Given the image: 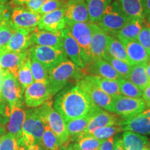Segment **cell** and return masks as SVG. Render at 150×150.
I'll return each instance as SVG.
<instances>
[{
	"instance_id": "1",
	"label": "cell",
	"mask_w": 150,
	"mask_h": 150,
	"mask_svg": "<svg viewBox=\"0 0 150 150\" xmlns=\"http://www.w3.org/2000/svg\"><path fill=\"white\" fill-rule=\"evenodd\" d=\"M53 106L65 122L102 110L77 84L67 86L59 91Z\"/></svg>"
},
{
	"instance_id": "2",
	"label": "cell",
	"mask_w": 150,
	"mask_h": 150,
	"mask_svg": "<svg viewBox=\"0 0 150 150\" xmlns=\"http://www.w3.org/2000/svg\"><path fill=\"white\" fill-rule=\"evenodd\" d=\"M83 68L67 59L48 71V83L52 95H56L69 83H77L86 76Z\"/></svg>"
},
{
	"instance_id": "3",
	"label": "cell",
	"mask_w": 150,
	"mask_h": 150,
	"mask_svg": "<svg viewBox=\"0 0 150 150\" xmlns=\"http://www.w3.org/2000/svg\"><path fill=\"white\" fill-rule=\"evenodd\" d=\"M45 123L38 108L26 111V117L22 129V141L28 148L35 144L40 145Z\"/></svg>"
},
{
	"instance_id": "4",
	"label": "cell",
	"mask_w": 150,
	"mask_h": 150,
	"mask_svg": "<svg viewBox=\"0 0 150 150\" xmlns=\"http://www.w3.org/2000/svg\"><path fill=\"white\" fill-rule=\"evenodd\" d=\"M52 104L53 102L52 99H50L37 108L45 125L50 127L57 137L61 147L68 140L66 125L61 115L52 107Z\"/></svg>"
},
{
	"instance_id": "5",
	"label": "cell",
	"mask_w": 150,
	"mask_h": 150,
	"mask_svg": "<svg viewBox=\"0 0 150 150\" xmlns=\"http://www.w3.org/2000/svg\"><path fill=\"white\" fill-rule=\"evenodd\" d=\"M131 18L124 13L116 0H112L97 22V25L108 35H111L126 24Z\"/></svg>"
},
{
	"instance_id": "6",
	"label": "cell",
	"mask_w": 150,
	"mask_h": 150,
	"mask_svg": "<svg viewBox=\"0 0 150 150\" xmlns=\"http://www.w3.org/2000/svg\"><path fill=\"white\" fill-rule=\"evenodd\" d=\"M145 109L146 104L143 99L119 95L112 97V102L107 110L123 118H127L140 114Z\"/></svg>"
},
{
	"instance_id": "7",
	"label": "cell",
	"mask_w": 150,
	"mask_h": 150,
	"mask_svg": "<svg viewBox=\"0 0 150 150\" xmlns=\"http://www.w3.org/2000/svg\"><path fill=\"white\" fill-rule=\"evenodd\" d=\"M1 95L6 104L9 106H22L24 92L18 79L8 71L1 69Z\"/></svg>"
},
{
	"instance_id": "8",
	"label": "cell",
	"mask_w": 150,
	"mask_h": 150,
	"mask_svg": "<svg viewBox=\"0 0 150 150\" xmlns=\"http://www.w3.org/2000/svg\"><path fill=\"white\" fill-rule=\"evenodd\" d=\"M31 57L34 58L48 71L65 60L68 59L63 49H57L47 46L33 45L28 50Z\"/></svg>"
},
{
	"instance_id": "9",
	"label": "cell",
	"mask_w": 150,
	"mask_h": 150,
	"mask_svg": "<svg viewBox=\"0 0 150 150\" xmlns=\"http://www.w3.org/2000/svg\"><path fill=\"white\" fill-rule=\"evenodd\" d=\"M67 28L79 45L83 61L87 65L91 61V22H67Z\"/></svg>"
},
{
	"instance_id": "10",
	"label": "cell",
	"mask_w": 150,
	"mask_h": 150,
	"mask_svg": "<svg viewBox=\"0 0 150 150\" xmlns=\"http://www.w3.org/2000/svg\"><path fill=\"white\" fill-rule=\"evenodd\" d=\"M4 117L5 120L0 123L5 134L13 135L20 140L22 138V129L26 117V110L22 106H6Z\"/></svg>"
},
{
	"instance_id": "11",
	"label": "cell",
	"mask_w": 150,
	"mask_h": 150,
	"mask_svg": "<svg viewBox=\"0 0 150 150\" xmlns=\"http://www.w3.org/2000/svg\"><path fill=\"white\" fill-rule=\"evenodd\" d=\"M41 15L23 6H13L11 11V23L16 29L35 30L37 29Z\"/></svg>"
},
{
	"instance_id": "12",
	"label": "cell",
	"mask_w": 150,
	"mask_h": 150,
	"mask_svg": "<svg viewBox=\"0 0 150 150\" xmlns=\"http://www.w3.org/2000/svg\"><path fill=\"white\" fill-rule=\"evenodd\" d=\"M52 96L48 82L34 81L24 91V101L27 107L34 108L52 99Z\"/></svg>"
},
{
	"instance_id": "13",
	"label": "cell",
	"mask_w": 150,
	"mask_h": 150,
	"mask_svg": "<svg viewBox=\"0 0 150 150\" xmlns=\"http://www.w3.org/2000/svg\"><path fill=\"white\" fill-rule=\"evenodd\" d=\"M76 84L86 92L96 106L100 108L108 110L112 102V97L99 88L98 86L90 79L88 75H86L82 79L79 81Z\"/></svg>"
},
{
	"instance_id": "14",
	"label": "cell",
	"mask_w": 150,
	"mask_h": 150,
	"mask_svg": "<svg viewBox=\"0 0 150 150\" xmlns=\"http://www.w3.org/2000/svg\"><path fill=\"white\" fill-rule=\"evenodd\" d=\"M91 61L99 59H104L107 54V45L110 35L105 32L95 23H91Z\"/></svg>"
},
{
	"instance_id": "15",
	"label": "cell",
	"mask_w": 150,
	"mask_h": 150,
	"mask_svg": "<svg viewBox=\"0 0 150 150\" xmlns=\"http://www.w3.org/2000/svg\"><path fill=\"white\" fill-rule=\"evenodd\" d=\"M65 6L42 15L38 25V29L45 30L51 32H59L67 28L65 17Z\"/></svg>"
},
{
	"instance_id": "16",
	"label": "cell",
	"mask_w": 150,
	"mask_h": 150,
	"mask_svg": "<svg viewBox=\"0 0 150 150\" xmlns=\"http://www.w3.org/2000/svg\"><path fill=\"white\" fill-rule=\"evenodd\" d=\"M62 48L69 58L74 64L83 69L86 67L82 58L81 50L77 42L71 34L70 30L65 28L61 31Z\"/></svg>"
},
{
	"instance_id": "17",
	"label": "cell",
	"mask_w": 150,
	"mask_h": 150,
	"mask_svg": "<svg viewBox=\"0 0 150 150\" xmlns=\"http://www.w3.org/2000/svg\"><path fill=\"white\" fill-rule=\"evenodd\" d=\"M122 117H119V116H117V114L106 112L101 110L100 111L97 112L92 117L87 127L80 134L78 140L83 136H87V135H91L93 131L98 128L108 126H114V125H119L120 122L122 120Z\"/></svg>"
},
{
	"instance_id": "18",
	"label": "cell",
	"mask_w": 150,
	"mask_h": 150,
	"mask_svg": "<svg viewBox=\"0 0 150 150\" xmlns=\"http://www.w3.org/2000/svg\"><path fill=\"white\" fill-rule=\"evenodd\" d=\"M28 55V50L18 53L0 48V67L2 70L8 71L17 78L19 69Z\"/></svg>"
},
{
	"instance_id": "19",
	"label": "cell",
	"mask_w": 150,
	"mask_h": 150,
	"mask_svg": "<svg viewBox=\"0 0 150 150\" xmlns=\"http://www.w3.org/2000/svg\"><path fill=\"white\" fill-rule=\"evenodd\" d=\"M83 70L86 75H97L110 80H118L121 79L120 74L110 63L102 59L93 60L86 65Z\"/></svg>"
},
{
	"instance_id": "20",
	"label": "cell",
	"mask_w": 150,
	"mask_h": 150,
	"mask_svg": "<svg viewBox=\"0 0 150 150\" xmlns=\"http://www.w3.org/2000/svg\"><path fill=\"white\" fill-rule=\"evenodd\" d=\"M34 30L15 28L10 40L6 46L3 48L7 51L18 52V53L27 51L30 47L33 45L30 38V34Z\"/></svg>"
},
{
	"instance_id": "21",
	"label": "cell",
	"mask_w": 150,
	"mask_h": 150,
	"mask_svg": "<svg viewBox=\"0 0 150 150\" xmlns=\"http://www.w3.org/2000/svg\"><path fill=\"white\" fill-rule=\"evenodd\" d=\"M119 126L125 131H132L140 135L150 134V118L141 113L133 117H122Z\"/></svg>"
},
{
	"instance_id": "22",
	"label": "cell",
	"mask_w": 150,
	"mask_h": 150,
	"mask_svg": "<svg viewBox=\"0 0 150 150\" xmlns=\"http://www.w3.org/2000/svg\"><path fill=\"white\" fill-rule=\"evenodd\" d=\"M30 38L32 45L63 49L61 31L51 32L45 30H39L37 28L31 33Z\"/></svg>"
},
{
	"instance_id": "23",
	"label": "cell",
	"mask_w": 150,
	"mask_h": 150,
	"mask_svg": "<svg viewBox=\"0 0 150 150\" xmlns=\"http://www.w3.org/2000/svg\"><path fill=\"white\" fill-rule=\"evenodd\" d=\"M125 47L131 65L146 64L149 61V54L136 40H120Z\"/></svg>"
},
{
	"instance_id": "24",
	"label": "cell",
	"mask_w": 150,
	"mask_h": 150,
	"mask_svg": "<svg viewBox=\"0 0 150 150\" xmlns=\"http://www.w3.org/2000/svg\"><path fill=\"white\" fill-rule=\"evenodd\" d=\"M65 17L66 22H90L86 0L67 1Z\"/></svg>"
},
{
	"instance_id": "25",
	"label": "cell",
	"mask_w": 150,
	"mask_h": 150,
	"mask_svg": "<svg viewBox=\"0 0 150 150\" xmlns=\"http://www.w3.org/2000/svg\"><path fill=\"white\" fill-rule=\"evenodd\" d=\"M144 25H145L144 19H131L123 26V27L111 35V36L116 38L119 40H136Z\"/></svg>"
},
{
	"instance_id": "26",
	"label": "cell",
	"mask_w": 150,
	"mask_h": 150,
	"mask_svg": "<svg viewBox=\"0 0 150 150\" xmlns=\"http://www.w3.org/2000/svg\"><path fill=\"white\" fill-rule=\"evenodd\" d=\"M97 112H91L83 117L72 120L65 122L67 135H68V140L67 143L77 141L80 134L87 127L92 117Z\"/></svg>"
},
{
	"instance_id": "27",
	"label": "cell",
	"mask_w": 150,
	"mask_h": 150,
	"mask_svg": "<svg viewBox=\"0 0 150 150\" xmlns=\"http://www.w3.org/2000/svg\"><path fill=\"white\" fill-rule=\"evenodd\" d=\"M122 140L125 150H142L149 148V139L147 137L132 131H125Z\"/></svg>"
},
{
	"instance_id": "28",
	"label": "cell",
	"mask_w": 150,
	"mask_h": 150,
	"mask_svg": "<svg viewBox=\"0 0 150 150\" xmlns=\"http://www.w3.org/2000/svg\"><path fill=\"white\" fill-rule=\"evenodd\" d=\"M125 14L131 19H145L146 14L142 0H116Z\"/></svg>"
},
{
	"instance_id": "29",
	"label": "cell",
	"mask_w": 150,
	"mask_h": 150,
	"mask_svg": "<svg viewBox=\"0 0 150 150\" xmlns=\"http://www.w3.org/2000/svg\"><path fill=\"white\" fill-rule=\"evenodd\" d=\"M127 79L143 91V90L150 84L149 79L146 72L145 64L133 65Z\"/></svg>"
},
{
	"instance_id": "30",
	"label": "cell",
	"mask_w": 150,
	"mask_h": 150,
	"mask_svg": "<svg viewBox=\"0 0 150 150\" xmlns=\"http://www.w3.org/2000/svg\"><path fill=\"white\" fill-rule=\"evenodd\" d=\"M112 1V0H86L90 22L97 23Z\"/></svg>"
},
{
	"instance_id": "31",
	"label": "cell",
	"mask_w": 150,
	"mask_h": 150,
	"mask_svg": "<svg viewBox=\"0 0 150 150\" xmlns=\"http://www.w3.org/2000/svg\"><path fill=\"white\" fill-rule=\"evenodd\" d=\"M90 79L93 81L98 87L104 93L112 97L122 95L120 91L118 80H110L104 79L97 75H88Z\"/></svg>"
},
{
	"instance_id": "32",
	"label": "cell",
	"mask_w": 150,
	"mask_h": 150,
	"mask_svg": "<svg viewBox=\"0 0 150 150\" xmlns=\"http://www.w3.org/2000/svg\"><path fill=\"white\" fill-rule=\"evenodd\" d=\"M107 54L115 59L121 60L124 62H126L131 65L130 61L127 56L125 48L120 41L116 38L109 36L108 45H107Z\"/></svg>"
},
{
	"instance_id": "33",
	"label": "cell",
	"mask_w": 150,
	"mask_h": 150,
	"mask_svg": "<svg viewBox=\"0 0 150 150\" xmlns=\"http://www.w3.org/2000/svg\"><path fill=\"white\" fill-rule=\"evenodd\" d=\"M30 65H31V61H30V56L29 54L19 69L18 75H17V79L23 92L34 82Z\"/></svg>"
},
{
	"instance_id": "34",
	"label": "cell",
	"mask_w": 150,
	"mask_h": 150,
	"mask_svg": "<svg viewBox=\"0 0 150 150\" xmlns=\"http://www.w3.org/2000/svg\"><path fill=\"white\" fill-rule=\"evenodd\" d=\"M40 145L46 150H61L57 137L47 125L45 127Z\"/></svg>"
},
{
	"instance_id": "35",
	"label": "cell",
	"mask_w": 150,
	"mask_h": 150,
	"mask_svg": "<svg viewBox=\"0 0 150 150\" xmlns=\"http://www.w3.org/2000/svg\"><path fill=\"white\" fill-rule=\"evenodd\" d=\"M118 83L121 95L124 96L132 98H140L142 96V91L131 83L130 81L121 78L118 79Z\"/></svg>"
},
{
	"instance_id": "36",
	"label": "cell",
	"mask_w": 150,
	"mask_h": 150,
	"mask_svg": "<svg viewBox=\"0 0 150 150\" xmlns=\"http://www.w3.org/2000/svg\"><path fill=\"white\" fill-rule=\"evenodd\" d=\"M105 61H106L110 63V65L115 69V70L117 72L122 79H127L129 77V75L130 74L131 65H130L126 62H124L121 60L115 59L112 57L107 54L104 59Z\"/></svg>"
},
{
	"instance_id": "37",
	"label": "cell",
	"mask_w": 150,
	"mask_h": 150,
	"mask_svg": "<svg viewBox=\"0 0 150 150\" xmlns=\"http://www.w3.org/2000/svg\"><path fill=\"white\" fill-rule=\"evenodd\" d=\"M30 67L34 81L48 82V70L34 58L30 56Z\"/></svg>"
},
{
	"instance_id": "38",
	"label": "cell",
	"mask_w": 150,
	"mask_h": 150,
	"mask_svg": "<svg viewBox=\"0 0 150 150\" xmlns=\"http://www.w3.org/2000/svg\"><path fill=\"white\" fill-rule=\"evenodd\" d=\"M14 29L15 27L11 23L9 19L0 22V48L6 46L12 36Z\"/></svg>"
},
{
	"instance_id": "39",
	"label": "cell",
	"mask_w": 150,
	"mask_h": 150,
	"mask_svg": "<svg viewBox=\"0 0 150 150\" xmlns=\"http://www.w3.org/2000/svg\"><path fill=\"white\" fill-rule=\"evenodd\" d=\"M122 131V127L119 125H114V126H108L101 127L95 129L92 132L91 135L97 138L99 140H106L108 138L112 137L114 135Z\"/></svg>"
},
{
	"instance_id": "40",
	"label": "cell",
	"mask_w": 150,
	"mask_h": 150,
	"mask_svg": "<svg viewBox=\"0 0 150 150\" xmlns=\"http://www.w3.org/2000/svg\"><path fill=\"white\" fill-rule=\"evenodd\" d=\"M101 142L92 135L81 137L76 141L80 150H99Z\"/></svg>"
},
{
	"instance_id": "41",
	"label": "cell",
	"mask_w": 150,
	"mask_h": 150,
	"mask_svg": "<svg viewBox=\"0 0 150 150\" xmlns=\"http://www.w3.org/2000/svg\"><path fill=\"white\" fill-rule=\"evenodd\" d=\"M19 147V140L13 135L5 134L1 137L0 150H18Z\"/></svg>"
},
{
	"instance_id": "42",
	"label": "cell",
	"mask_w": 150,
	"mask_h": 150,
	"mask_svg": "<svg viewBox=\"0 0 150 150\" xmlns=\"http://www.w3.org/2000/svg\"><path fill=\"white\" fill-rule=\"evenodd\" d=\"M67 1H64V0H47L45 3L41 7L38 13L42 16L57 9L63 8L66 6Z\"/></svg>"
},
{
	"instance_id": "43",
	"label": "cell",
	"mask_w": 150,
	"mask_h": 150,
	"mask_svg": "<svg viewBox=\"0 0 150 150\" xmlns=\"http://www.w3.org/2000/svg\"><path fill=\"white\" fill-rule=\"evenodd\" d=\"M136 40L150 54V27L147 25L143 26Z\"/></svg>"
},
{
	"instance_id": "44",
	"label": "cell",
	"mask_w": 150,
	"mask_h": 150,
	"mask_svg": "<svg viewBox=\"0 0 150 150\" xmlns=\"http://www.w3.org/2000/svg\"><path fill=\"white\" fill-rule=\"evenodd\" d=\"M46 1L47 0H28L25 4V7L30 11L38 13Z\"/></svg>"
},
{
	"instance_id": "45",
	"label": "cell",
	"mask_w": 150,
	"mask_h": 150,
	"mask_svg": "<svg viewBox=\"0 0 150 150\" xmlns=\"http://www.w3.org/2000/svg\"><path fill=\"white\" fill-rule=\"evenodd\" d=\"M13 6L9 2L6 4L0 5V22L10 18L11 11Z\"/></svg>"
},
{
	"instance_id": "46",
	"label": "cell",
	"mask_w": 150,
	"mask_h": 150,
	"mask_svg": "<svg viewBox=\"0 0 150 150\" xmlns=\"http://www.w3.org/2000/svg\"><path fill=\"white\" fill-rule=\"evenodd\" d=\"M114 138L110 137L106 140H102L99 146V150H113Z\"/></svg>"
},
{
	"instance_id": "47",
	"label": "cell",
	"mask_w": 150,
	"mask_h": 150,
	"mask_svg": "<svg viewBox=\"0 0 150 150\" xmlns=\"http://www.w3.org/2000/svg\"><path fill=\"white\" fill-rule=\"evenodd\" d=\"M142 97L146 104V108H150V84L143 90Z\"/></svg>"
},
{
	"instance_id": "48",
	"label": "cell",
	"mask_w": 150,
	"mask_h": 150,
	"mask_svg": "<svg viewBox=\"0 0 150 150\" xmlns=\"http://www.w3.org/2000/svg\"><path fill=\"white\" fill-rule=\"evenodd\" d=\"M61 150H80L77 142H69L63 145L61 147Z\"/></svg>"
},
{
	"instance_id": "49",
	"label": "cell",
	"mask_w": 150,
	"mask_h": 150,
	"mask_svg": "<svg viewBox=\"0 0 150 150\" xmlns=\"http://www.w3.org/2000/svg\"><path fill=\"white\" fill-rule=\"evenodd\" d=\"M113 150H125L120 136H117L115 139H114Z\"/></svg>"
},
{
	"instance_id": "50",
	"label": "cell",
	"mask_w": 150,
	"mask_h": 150,
	"mask_svg": "<svg viewBox=\"0 0 150 150\" xmlns=\"http://www.w3.org/2000/svg\"><path fill=\"white\" fill-rule=\"evenodd\" d=\"M142 4L146 16L150 15V0H142Z\"/></svg>"
},
{
	"instance_id": "51",
	"label": "cell",
	"mask_w": 150,
	"mask_h": 150,
	"mask_svg": "<svg viewBox=\"0 0 150 150\" xmlns=\"http://www.w3.org/2000/svg\"><path fill=\"white\" fill-rule=\"evenodd\" d=\"M26 150H46L45 148H43L40 145H38V144H35V145H33L31 147L27 148Z\"/></svg>"
},
{
	"instance_id": "52",
	"label": "cell",
	"mask_w": 150,
	"mask_h": 150,
	"mask_svg": "<svg viewBox=\"0 0 150 150\" xmlns=\"http://www.w3.org/2000/svg\"><path fill=\"white\" fill-rule=\"evenodd\" d=\"M13 1V3L16 5L18 6H23L25 5V4L27 2L28 0H12Z\"/></svg>"
},
{
	"instance_id": "53",
	"label": "cell",
	"mask_w": 150,
	"mask_h": 150,
	"mask_svg": "<svg viewBox=\"0 0 150 150\" xmlns=\"http://www.w3.org/2000/svg\"><path fill=\"white\" fill-rule=\"evenodd\" d=\"M145 70L148 76V78H149V81H150V62L149 63H148L147 62V63L145 64Z\"/></svg>"
},
{
	"instance_id": "54",
	"label": "cell",
	"mask_w": 150,
	"mask_h": 150,
	"mask_svg": "<svg viewBox=\"0 0 150 150\" xmlns=\"http://www.w3.org/2000/svg\"><path fill=\"white\" fill-rule=\"evenodd\" d=\"M19 142H20V147H19L18 150H26L27 149V147H25V145H24L23 142H22L21 138L19 140Z\"/></svg>"
},
{
	"instance_id": "55",
	"label": "cell",
	"mask_w": 150,
	"mask_h": 150,
	"mask_svg": "<svg viewBox=\"0 0 150 150\" xmlns=\"http://www.w3.org/2000/svg\"><path fill=\"white\" fill-rule=\"evenodd\" d=\"M1 67H0V104H6V103L4 102L2 99V97H1Z\"/></svg>"
},
{
	"instance_id": "56",
	"label": "cell",
	"mask_w": 150,
	"mask_h": 150,
	"mask_svg": "<svg viewBox=\"0 0 150 150\" xmlns=\"http://www.w3.org/2000/svg\"><path fill=\"white\" fill-rule=\"evenodd\" d=\"M141 114H142V115H146L147 117L150 118V108L144 110L143 112H141Z\"/></svg>"
},
{
	"instance_id": "57",
	"label": "cell",
	"mask_w": 150,
	"mask_h": 150,
	"mask_svg": "<svg viewBox=\"0 0 150 150\" xmlns=\"http://www.w3.org/2000/svg\"><path fill=\"white\" fill-rule=\"evenodd\" d=\"M4 134H5L4 131L3 129L1 128V127H0V146H1V137H2V136Z\"/></svg>"
},
{
	"instance_id": "58",
	"label": "cell",
	"mask_w": 150,
	"mask_h": 150,
	"mask_svg": "<svg viewBox=\"0 0 150 150\" xmlns=\"http://www.w3.org/2000/svg\"><path fill=\"white\" fill-rule=\"evenodd\" d=\"M8 2V0H0V5L6 4Z\"/></svg>"
},
{
	"instance_id": "59",
	"label": "cell",
	"mask_w": 150,
	"mask_h": 150,
	"mask_svg": "<svg viewBox=\"0 0 150 150\" xmlns=\"http://www.w3.org/2000/svg\"><path fill=\"white\" fill-rule=\"evenodd\" d=\"M148 16V21H149V23L150 24V15H149V16Z\"/></svg>"
},
{
	"instance_id": "60",
	"label": "cell",
	"mask_w": 150,
	"mask_h": 150,
	"mask_svg": "<svg viewBox=\"0 0 150 150\" xmlns=\"http://www.w3.org/2000/svg\"><path fill=\"white\" fill-rule=\"evenodd\" d=\"M67 1H79V0H67Z\"/></svg>"
},
{
	"instance_id": "61",
	"label": "cell",
	"mask_w": 150,
	"mask_h": 150,
	"mask_svg": "<svg viewBox=\"0 0 150 150\" xmlns=\"http://www.w3.org/2000/svg\"><path fill=\"white\" fill-rule=\"evenodd\" d=\"M149 150H150V140H149Z\"/></svg>"
},
{
	"instance_id": "62",
	"label": "cell",
	"mask_w": 150,
	"mask_h": 150,
	"mask_svg": "<svg viewBox=\"0 0 150 150\" xmlns=\"http://www.w3.org/2000/svg\"><path fill=\"white\" fill-rule=\"evenodd\" d=\"M142 150H149V148H147V149H142Z\"/></svg>"
},
{
	"instance_id": "63",
	"label": "cell",
	"mask_w": 150,
	"mask_h": 150,
	"mask_svg": "<svg viewBox=\"0 0 150 150\" xmlns=\"http://www.w3.org/2000/svg\"><path fill=\"white\" fill-rule=\"evenodd\" d=\"M149 61H150V54H149Z\"/></svg>"
},
{
	"instance_id": "64",
	"label": "cell",
	"mask_w": 150,
	"mask_h": 150,
	"mask_svg": "<svg viewBox=\"0 0 150 150\" xmlns=\"http://www.w3.org/2000/svg\"><path fill=\"white\" fill-rule=\"evenodd\" d=\"M64 1H67V0H64Z\"/></svg>"
}]
</instances>
